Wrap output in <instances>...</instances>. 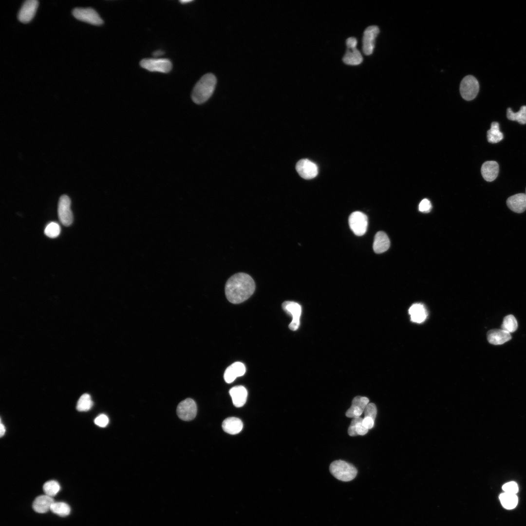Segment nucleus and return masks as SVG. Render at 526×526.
I'll return each mask as SVG.
<instances>
[{"mask_svg": "<svg viewBox=\"0 0 526 526\" xmlns=\"http://www.w3.org/2000/svg\"><path fill=\"white\" fill-rule=\"evenodd\" d=\"M369 403V400L366 397L361 396L355 397L352 400L351 406L346 412V416L353 418L360 417Z\"/></svg>", "mask_w": 526, "mask_h": 526, "instance_id": "nucleus-15", "label": "nucleus"}, {"mask_svg": "<svg viewBox=\"0 0 526 526\" xmlns=\"http://www.w3.org/2000/svg\"><path fill=\"white\" fill-rule=\"evenodd\" d=\"M432 204L427 199H423L419 205V210L422 212L428 213L432 209Z\"/></svg>", "mask_w": 526, "mask_h": 526, "instance_id": "nucleus-37", "label": "nucleus"}, {"mask_svg": "<svg viewBox=\"0 0 526 526\" xmlns=\"http://www.w3.org/2000/svg\"><path fill=\"white\" fill-rule=\"evenodd\" d=\"M390 245V240L387 235L383 231H378L375 235L373 249L376 253H382L387 251Z\"/></svg>", "mask_w": 526, "mask_h": 526, "instance_id": "nucleus-23", "label": "nucleus"}, {"mask_svg": "<svg viewBox=\"0 0 526 526\" xmlns=\"http://www.w3.org/2000/svg\"><path fill=\"white\" fill-rule=\"evenodd\" d=\"M481 174L484 179L488 182L494 180L499 173V165L495 161H488L481 167Z\"/></svg>", "mask_w": 526, "mask_h": 526, "instance_id": "nucleus-19", "label": "nucleus"}, {"mask_svg": "<svg viewBox=\"0 0 526 526\" xmlns=\"http://www.w3.org/2000/svg\"><path fill=\"white\" fill-rule=\"evenodd\" d=\"M362 420L363 418L361 417L352 419L348 429V433L350 436L364 435L368 432V429L363 425Z\"/></svg>", "mask_w": 526, "mask_h": 526, "instance_id": "nucleus-25", "label": "nucleus"}, {"mask_svg": "<svg viewBox=\"0 0 526 526\" xmlns=\"http://www.w3.org/2000/svg\"><path fill=\"white\" fill-rule=\"evenodd\" d=\"M346 44L347 50L342 58L343 62L351 65L360 64L363 60V57L360 52L356 48L357 39L354 37L349 38L346 40Z\"/></svg>", "mask_w": 526, "mask_h": 526, "instance_id": "nucleus-7", "label": "nucleus"}, {"mask_svg": "<svg viewBox=\"0 0 526 526\" xmlns=\"http://www.w3.org/2000/svg\"><path fill=\"white\" fill-rule=\"evenodd\" d=\"M54 501L52 497L47 495H42L37 497L33 502V508L39 513H43L51 510V507Z\"/></svg>", "mask_w": 526, "mask_h": 526, "instance_id": "nucleus-20", "label": "nucleus"}, {"mask_svg": "<svg viewBox=\"0 0 526 526\" xmlns=\"http://www.w3.org/2000/svg\"><path fill=\"white\" fill-rule=\"evenodd\" d=\"M349 225L353 233L357 236L364 235L367 229L368 218L360 211H355L349 217Z\"/></svg>", "mask_w": 526, "mask_h": 526, "instance_id": "nucleus-6", "label": "nucleus"}, {"mask_svg": "<svg viewBox=\"0 0 526 526\" xmlns=\"http://www.w3.org/2000/svg\"><path fill=\"white\" fill-rule=\"evenodd\" d=\"M499 499L503 507L507 509L514 508L518 503V497L516 494L505 492L500 495Z\"/></svg>", "mask_w": 526, "mask_h": 526, "instance_id": "nucleus-27", "label": "nucleus"}, {"mask_svg": "<svg viewBox=\"0 0 526 526\" xmlns=\"http://www.w3.org/2000/svg\"><path fill=\"white\" fill-rule=\"evenodd\" d=\"M379 33V28L376 25L368 26L364 30L362 38V51L365 55H370L373 53L375 39Z\"/></svg>", "mask_w": 526, "mask_h": 526, "instance_id": "nucleus-11", "label": "nucleus"}, {"mask_svg": "<svg viewBox=\"0 0 526 526\" xmlns=\"http://www.w3.org/2000/svg\"><path fill=\"white\" fill-rule=\"evenodd\" d=\"M57 211L60 222L65 226L71 225L73 221V215L71 209V200L67 195L60 196Z\"/></svg>", "mask_w": 526, "mask_h": 526, "instance_id": "nucleus-9", "label": "nucleus"}, {"mask_svg": "<svg viewBox=\"0 0 526 526\" xmlns=\"http://www.w3.org/2000/svg\"><path fill=\"white\" fill-rule=\"evenodd\" d=\"M507 205L512 211L521 213L526 209V196L525 193H518L508 197Z\"/></svg>", "mask_w": 526, "mask_h": 526, "instance_id": "nucleus-16", "label": "nucleus"}, {"mask_svg": "<svg viewBox=\"0 0 526 526\" xmlns=\"http://www.w3.org/2000/svg\"><path fill=\"white\" fill-rule=\"evenodd\" d=\"M164 54V52L162 50H156L152 53V55L154 57H156L163 55Z\"/></svg>", "mask_w": 526, "mask_h": 526, "instance_id": "nucleus-39", "label": "nucleus"}, {"mask_svg": "<svg viewBox=\"0 0 526 526\" xmlns=\"http://www.w3.org/2000/svg\"><path fill=\"white\" fill-rule=\"evenodd\" d=\"M503 138V134L500 131L499 124L497 122H492L490 129L487 132L488 142L491 143H496L501 141Z\"/></svg>", "mask_w": 526, "mask_h": 526, "instance_id": "nucleus-26", "label": "nucleus"}, {"mask_svg": "<svg viewBox=\"0 0 526 526\" xmlns=\"http://www.w3.org/2000/svg\"><path fill=\"white\" fill-rule=\"evenodd\" d=\"M243 427V422L239 418L231 417L226 418L222 423L223 430L230 434H236L240 432Z\"/></svg>", "mask_w": 526, "mask_h": 526, "instance_id": "nucleus-24", "label": "nucleus"}, {"mask_svg": "<svg viewBox=\"0 0 526 526\" xmlns=\"http://www.w3.org/2000/svg\"><path fill=\"white\" fill-rule=\"evenodd\" d=\"M51 510L55 514L64 517L70 514L71 508L70 506L64 502H54L51 506Z\"/></svg>", "mask_w": 526, "mask_h": 526, "instance_id": "nucleus-30", "label": "nucleus"}, {"mask_svg": "<svg viewBox=\"0 0 526 526\" xmlns=\"http://www.w3.org/2000/svg\"><path fill=\"white\" fill-rule=\"evenodd\" d=\"M525 194H526V193H525Z\"/></svg>", "mask_w": 526, "mask_h": 526, "instance_id": "nucleus-42", "label": "nucleus"}, {"mask_svg": "<svg viewBox=\"0 0 526 526\" xmlns=\"http://www.w3.org/2000/svg\"><path fill=\"white\" fill-rule=\"evenodd\" d=\"M245 373V367L241 362H235L225 370L224 377L228 383L232 382L237 377L243 376Z\"/></svg>", "mask_w": 526, "mask_h": 526, "instance_id": "nucleus-17", "label": "nucleus"}, {"mask_svg": "<svg viewBox=\"0 0 526 526\" xmlns=\"http://www.w3.org/2000/svg\"><path fill=\"white\" fill-rule=\"evenodd\" d=\"M38 5L37 0H25L18 13V19L22 23L29 22L34 17Z\"/></svg>", "mask_w": 526, "mask_h": 526, "instance_id": "nucleus-14", "label": "nucleus"}, {"mask_svg": "<svg viewBox=\"0 0 526 526\" xmlns=\"http://www.w3.org/2000/svg\"><path fill=\"white\" fill-rule=\"evenodd\" d=\"M518 327L516 319L512 315H508L504 317L501 329L509 333L515 331Z\"/></svg>", "mask_w": 526, "mask_h": 526, "instance_id": "nucleus-29", "label": "nucleus"}, {"mask_svg": "<svg viewBox=\"0 0 526 526\" xmlns=\"http://www.w3.org/2000/svg\"><path fill=\"white\" fill-rule=\"evenodd\" d=\"M364 417H370L375 420L377 413L376 405L373 403H369L364 410Z\"/></svg>", "mask_w": 526, "mask_h": 526, "instance_id": "nucleus-34", "label": "nucleus"}, {"mask_svg": "<svg viewBox=\"0 0 526 526\" xmlns=\"http://www.w3.org/2000/svg\"><path fill=\"white\" fill-rule=\"evenodd\" d=\"M296 169L299 175L305 179L314 178L318 173L317 165L307 159H301L298 161Z\"/></svg>", "mask_w": 526, "mask_h": 526, "instance_id": "nucleus-13", "label": "nucleus"}, {"mask_svg": "<svg viewBox=\"0 0 526 526\" xmlns=\"http://www.w3.org/2000/svg\"><path fill=\"white\" fill-rule=\"evenodd\" d=\"M329 470L335 478L344 482L352 480L357 473V470L355 466L341 460H336L331 463Z\"/></svg>", "mask_w": 526, "mask_h": 526, "instance_id": "nucleus-3", "label": "nucleus"}, {"mask_svg": "<svg viewBox=\"0 0 526 526\" xmlns=\"http://www.w3.org/2000/svg\"><path fill=\"white\" fill-rule=\"evenodd\" d=\"M375 420L370 417H364L362 423L367 429H371L374 426Z\"/></svg>", "mask_w": 526, "mask_h": 526, "instance_id": "nucleus-38", "label": "nucleus"}, {"mask_svg": "<svg viewBox=\"0 0 526 526\" xmlns=\"http://www.w3.org/2000/svg\"><path fill=\"white\" fill-rule=\"evenodd\" d=\"M216 78L211 73L204 75L195 84L191 97L196 104H202L207 100L212 94L216 84Z\"/></svg>", "mask_w": 526, "mask_h": 526, "instance_id": "nucleus-2", "label": "nucleus"}, {"mask_svg": "<svg viewBox=\"0 0 526 526\" xmlns=\"http://www.w3.org/2000/svg\"><path fill=\"white\" fill-rule=\"evenodd\" d=\"M197 411L195 402L189 398L182 401L177 407V414L178 417L184 421H190L193 419L196 415Z\"/></svg>", "mask_w": 526, "mask_h": 526, "instance_id": "nucleus-10", "label": "nucleus"}, {"mask_svg": "<svg viewBox=\"0 0 526 526\" xmlns=\"http://www.w3.org/2000/svg\"><path fill=\"white\" fill-rule=\"evenodd\" d=\"M140 64L142 68L150 72L167 73L172 68L171 61L167 58H145L140 61Z\"/></svg>", "mask_w": 526, "mask_h": 526, "instance_id": "nucleus-5", "label": "nucleus"}, {"mask_svg": "<svg viewBox=\"0 0 526 526\" xmlns=\"http://www.w3.org/2000/svg\"><path fill=\"white\" fill-rule=\"evenodd\" d=\"M511 338L510 334L502 329H494L488 331L487 339L492 344L501 345Z\"/></svg>", "mask_w": 526, "mask_h": 526, "instance_id": "nucleus-18", "label": "nucleus"}, {"mask_svg": "<svg viewBox=\"0 0 526 526\" xmlns=\"http://www.w3.org/2000/svg\"><path fill=\"white\" fill-rule=\"evenodd\" d=\"M73 15L76 19L95 25L103 23L98 14L92 8H75L72 11Z\"/></svg>", "mask_w": 526, "mask_h": 526, "instance_id": "nucleus-8", "label": "nucleus"}, {"mask_svg": "<svg viewBox=\"0 0 526 526\" xmlns=\"http://www.w3.org/2000/svg\"><path fill=\"white\" fill-rule=\"evenodd\" d=\"M60 232V227L59 225L56 222H51L48 224L44 229L45 234L52 238L57 237Z\"/></svg>", "mask_w": 526, "mask_h": 526, "instance_id": "nucleus-33", "label": "nucleus"}, {"mask_svg": "<svg viewBox=\"0 0 526 526\" xmlns=\"http://www.w3.org/2000/svg\"><path fill=\"white\" fill-rule=\"evenodd\" d=\"M60 488L59 483L55 480L46 482L43 487L45 494L51 497L55 496L59 491Z\"/></svg>", "mask_w": 526, "mask_h": 526, "instance_id": "nucleus-32", "label": "nucleus"}, {"mask_svg": "<svg viewBox=\"0 0 526 526\" xmlns=\"http://www.w3.org/2000/svg\"><path fill=\"white\" fill-rule=\"evenodd\" d=\"M282 308L285 312L292 317V321L289 325V329L292 331L297 330L300 326L301 306L294 301H285L282 303Z\"/></svg>", "mask_w": 526, "mask_h": 526, "instance_id": "nucleus-12", "label": "nucleus"}, {"mask_svg": "<svg viewBox=\"0 0 526 526\" xmlns=\"http://www.w3.org/2000/svg\"><path fill=\"white\" fill-rule=\"evenodd\" d=\"M109 420L108 416L104 414H101L94 419L95 424L100 427H105L109 423Z\"/></svg>", "mask_w": 526, "mask_h": 526, "instance_id": "nucleus-36", "label": "nucleus"}, {"mask_svg": "<svg viewBox=\"0 0 526 526\" xmlns=\"http://www.w3.org/2000/svg\"><path fill=\"white\" fill-rule=\"evenodd\" d=\"M255 283L252 277L245 273H238L230 277L225 285L228 301L234 304L247 300L254 293Z\"/></svg>", "mask_w": 526, "mask_h": 526, "instance_id": "nucleus-1", "label": "nucleus"}, {"mask_svg": "<svg viewBox=\"0 0 526 526\" xmlns=\"http://www.w3.org/2000/svg\"><path fill=\"white\" fill-rule=\"evenodd\" d=\"M191 1H192V0H182L180 1V2L182 4H186L187 3H189V2H190Z\"/></svg>", "mask_w": 526, "mask_h": 526, "instance_id": "nucleus-41", "label": "nucleus"}, {"mask_svg": "<svg viewBox=\"0 0 526 526\" xmlns=\"http://www.w3.org/2000/svg\"><path fill=\"white\" fill-rule=\"evenodd\" d=\"M502 489L505 492L516 494L518 491V486L514 482H509L504 484Z\"/></svg>", "mask_w": 526, "mask_h": 526, "instance_id": "nucleus-35", "label": "nucleus"}, {"mask_svg": "<svg viewBox=\"0 0 526 526\" xmlns=\"http://www.w3.org/2000/svg\"><path fill=\"white\" fill-rule=\"evenodd\" d=\"M234 405L236 407L243 406L246 402L247 392L243 386H236L229 390Z\"/></svg>", "mask_w": 526, "mask_h": 526, "instance_id": "nucleus-22", "label": "nucleus"}, {"mask_svg": "<svg viewBox=\"0 0 526 526\" xmlns=\"http://www.w3.org/2000/svg\"><path fill=\"white\" fill-rule=\"evenodd\" d=\"M93 405V402L90 395L88 394H84L80 397L77 401L76 409L79 412L87 411L91 409Z\"/></svg>", "mask_w": 526, "mask_h": 526, "instance_id": "nucleus-31", "label": "nucleus"}, {"mask_svg": "<svg viewBox=\"0 0 526 526\" xmlns=\"http://www.w3.org/2000/svg\"><path fill=\"white\" fill-rule=\"evenodd\" d=\"M479 90V84L477 79L471 75L463 78L460 85V92L463 99L470 101L477 96Z\"/></svg>", "mask_w": 526, "mask_h": 526, "instance_id": "nucleus-4", "label": "nucleus"}, {"mask_svg": "<svg viewBox=\"0 0 526 526\" xmlns=\"http://www.w3.org/2000/svg\"><path fill=\"white\" fill-rule=\"evenodd\" d=\"M409 314L411 320L418 323L424 322L428 316L425 306L420 303L413 304L409 309Z\"/></svg>", "mask_w": 526, "mask_h": 526, "instance_id": "nucleus-21", "label": "nucleus"}, {"mask_svg": "<svg viewBox=\"0 0 526 526\" xmlns=\"http://www.w3.org/2000/svg\"><path fill=\"white\" fill-rule=\"evenodd\" d=\"M5 432V426L1 423V422L0 421V437H2L4 434Z\"/></svg>", "mask_w": 526, "mask_h": 526, "instance_id": "nucleus-40", "label": "nucleus"}, {"mask_svg": "<svg viewBox=\"0 0 526 526\" xmlns=\"http://www.w3.org/2000/svg\"><path fill=\"white\" fill-rule=\"evenodd\" d=\"M507 116L510 120L516 121L521 124H526V106H521L520 110L516 113L513 112L510 108H508Z\"/></svg>", "mask_w": 526, "mask_h": 526, "instance_id": "nucleus-28", "label": "nucleus"}]
</instances>
